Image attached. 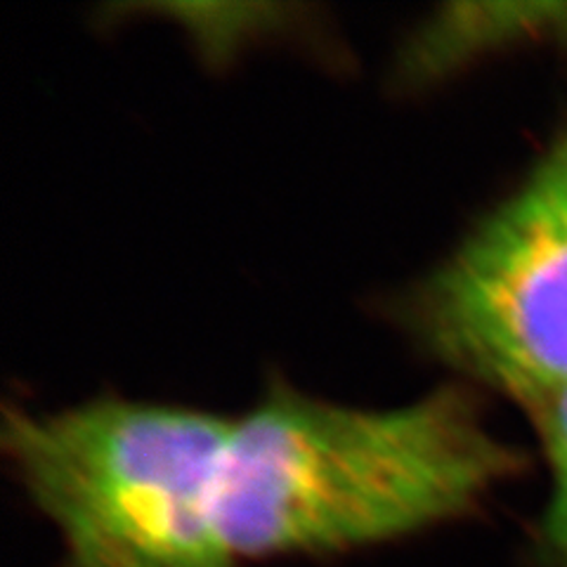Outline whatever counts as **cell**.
I'll use <instances>...</instances> for the list:
<instances>
[{
	"label": "cell",
	"instance_id": "cell-1",
	"mask_svg": "<svg viewBox=\"0 0 567 567\" xmlns=\"http://www.w3.org/2000/svg\"><path fill=\"white\" fill-rule=\"evenodd\" d=\"M520 468L464 385L354 406L281 383L233 416L218 532L237 567L358 551L468 516Z\"/></svg>",
	"mask_w": 567,
	"mask_h": 567
},
{
	"label": "cell",
	"instance_id": "cell-2",
	"mask_svg": "<svg viewBox=\"0 0 567 567\" xmlns=\"http://www.w3.org/2000/svg\"><path fill=\"white\" fill-rule=\"evenodd\" d=\"M233 416L128 398L6 414L3 450L71 567H237L218 532Z\"/></svg>",
	"mask_w": 567,
	"mask_h": 567
},
{
	"label": "cell",
	"instance_id": "cell-3",
	"mask_svg": "<svg viewBox=\"0 0 567 567\" xmlns=\"http://www.w3.org/2000/svg\"><path fill=\"white\" fill-rule=\"evenodd\" d=\"M431 360L539 414L567 390V128L404 293Z\"/></svg>",
	"mask_w": 567,
	"mask_h": 567
},
{
	"label": "cell",
	"instance_id": "cell-4",
	"mask_svg": "<svg viewBox=\"0 0 567 567\" xmlns=\"http://www.w3.org/2000/svg\"><path fill=\"white\" fill-rule=\"evenodd\" d=\"M551 41H567V0L450 3L406 35L395 76L406 87H431L499 52Z\"/></svg>",
	"mask_w": 567,
	"mask_h": 567
},
{
	"label": "cell",
	"instance_id": "cell-5",
	"mask_svg": "<svg viewBox=\"0 0 567 567\" xmlns=\"http://www.w3.org/2000/svg\"><path fill=\"white\" fill-rule=\"evenodd\" d=\"M548 466V499L537 535L539 567H567V390L535 414Z\"/></svg>",
	"mask_w": 567,
	"mask_h": 567
}]
</instances>
